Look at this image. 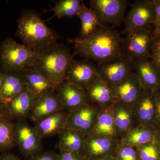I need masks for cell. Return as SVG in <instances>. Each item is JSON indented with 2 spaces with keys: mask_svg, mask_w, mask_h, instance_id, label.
Segmentation results:
<instances>
[{
  "mask_svg": "<svg viewBox=\"0 0 160 160\" xmlns=\"http://www.w3.org/2000/svg\"><path fill=\"white\" fill-rule=\"evenodd\" d=\"M56 90H52L41 96L33 106L29 118L36 123L51 115L63 110Z\"/></svg>",
  "mask_w": 160,
  "mask_h": 160,
  "instance_id": "ac0fdd59",
  "label": "cell"
},
{
  "mask_svg": "<svg viewBox=\"0 0 160 160\" xmlns=\"http://www.w3.org/2000/svg\"><path fill=\"white\" fill-rule=\"evenodd\" d=\"M98 76L110 88L122 82L134 71L133 62L125 58L98 65Z\"/></svg>",
  "mask_w": 160,
  "mask_h": 160,
  "instance_id": "7c38bea8",
  "label": "cell"
},
{
  "mask_svg": "<svg viewBox=\"0 0 160 160\" xmlns=\"http://www.w3.org/2000/svg\"><path fill=\"white\" fill-rule=\"evenodd\" d=\"M99 160H118L116 158L114 157H110L102 159Z\"/></svg>",
  "mask_w": 160,
  "mask_h": 160,
  "instance_id": "ab89813d",
  "label": "cell"
},
{
  "mask_svg": "<svg viewBox=\"0 0 160 160\" xmlns=\"http://www.w3.org/2000/svg\"><path fill=\"white\" fill-rule=\"evenodd\" d=\"M111 89L115 101L121 102L133 109L145 90L134 72Z\"/></svg>",
  "mask_w": 160,
  "mask_h": 160,
  "instance_id": "8fae6325",
  "label": "cell"
},
{
  "mask_svg": "<svg viewBox=\"0 0 160 160\" xmlns=\"http://www.w3.org/2000/svg\"><path fill=\"white\" fill-rule=\"evenodd\" d=\"M90 135L120 139L115 126L112 106L106 109H101L96 125Z\"/></svg>",
  "mask_w": 160,
  "mask_h": 160,
  "instance_id": "484cf974",
  "label": "cell"
},
{
  "mask_svg": "<svg viewBox=\"0 0 160 160\" xmlns=\"http://www.w3.org/2000/svg\"><path fill=\"white\" fill-rule=\"evenodd\" d=\"M155 17V9L153 0L135 1L125 18V28L123 33L151 27L153 26Z\"/></svg>",
  "mask_w": 160,
  "mask_h": 160,
  "instance_id": "8992f818",
  "label": "cell"
},
{
  "mask_svg": "<svg viewBox=\"0 0 160 160\" xmlns=\"http://www.w3.org/2000/svg\"><path fill=\"white\" fill-rule=\"evenodd\" d=\"M0 160H22L11 152H4L0 155Z\"/></svg>",
  "mask_w": 160,
  "mask_h": 160,
  "instance_id": "8d00e7d4",
  "label": "cell"
},
{
  "mask_svg": "<svg viewBox=\"0 0 160 160\" xmlns=\"http://www.w3.org/2000/svg\"><path fill=\"white\" fill-rule=\"evenodd\" d=\"M83 3L80 0H61L55 3L54 7L49 11H53L54 15L52 18H72L77 16Z\"/></svg>",
  "mask_w": 160,
  "mask_h": 160,
  "instance_id": "f1b7e54d",
  "label": "cell"
},
{
  "mask_svg": "<svg viewBox=\"0 0 160 160\" xmlns=\"http://www.w3.org/2000/svg\"><path fill=\"white\" fill-rule=\"evenodd\" d=\"M155 106V126L160 128V89L152 92Z\"/></svg>",
  "mask_w": 160,
  "mask_h": 160,
  "instance_id": "d590c367",
  "label": "cell"
},
{
  "mask_svg": "<svg viewBox=\"0 0 160 160\" xmlns=\"http://www.w3.org/2000/svg\"><path fill=\"white\" fill-rule=\"evenodd\" d=\"M134 147L139 160H160V153L153 140Z\"/></svg>",
  "mask_w": 160,
  "mask_h": 160,
  "instance_id": "f546056e",
  "label": "cell"
},
{
  "mask_svg": "<svg viewBox=\"0 0 160 160\" xmlns=\"http://www.w3.org/2000/svg\"><path fill=\"white\" fill-rule=\"evenodd\" d=\"M154 141L156 146L157 147L160 153V128H157L154 138Z\"/></svg>",
  "mask_w": 160,
  "mask_h": 160,
  "instance_id": "74e56055",
  "label": "cell"
},
{
  "mask_svg": "<svg viewBox=\"0 0 160 160\" xmlns=\"http://www.w3.org/2000/svg\"><path fill=\"white\" fill-rule=\"evenodd\" d=\"M121 139L88 135L82 154L88 160H99L113 157Z\"/></svg>",
  "mask_w": 160,
  "mask_h": 160,
  "instance_id": "30bf717a",
  "label": "cell"
},
{
  "mask_svg": "<svg viewBox=\"0 0 160 160\" xmlns=\"http://www.w3.org/2000/svg\"><path fill=\"white\" fill-rule=\"evenodd\" d=\"M135 127L155 126V106L152 92L145 89L134 109Z\"/></svg>",
  "mask_w": 160,
  "mask_h": 160,
  "instance_id": "d6986e66",
  "label": "cell"
},
{
  "mask_svg": "<svg viewBox=\"0 0 160 160\" xmlns=\"http://www.w3.org/2000/svg\"><path fill=\"white\" fill-rule=\"evenodd\" d=\"M118 160H139L138 153L133 146L120 142L113 156Z\"/></svg>",
  "mask_w": 160,
  "mask_h": 160,
  "instance_id": "4dcf8cb0",
  "label": "cell"
},
{
  "mask_svg": "<svg viewBox=\"0 0 160 160\" xmlns=\"http://www.w3.org/2000/svg\"><path fill=\"white\" fill-rule=\"evenodd\" d=\"M15 145L21 153L30 158L42 151V139L35 127H32L25 120H18L14 124Z\"/></svg>",
  "mask_w": 160,
  "mask_h": 160,
  "instance_id": "ba28073f",
  "label": "cell"
},
{
  "mask_svg": "<svg viewBox=\"0 0 160 160\" xmlns=\"http://www.w3.org/2000/svg\"><path fill=\"white\" fill-rule=\"evenodd\" d=\"M112 107L116 129L121 139L126 132L135 127L133 109L118 101H115Z\"/></svg>",
  "mask_w": 160,
  "mask_h": 160,
  "instance_id": "7402d4cb",
  "label": "cell"
},
{
  "mask_svg": "<svg viewBox=\"0 0 160 160\" xmlns=\"http://www.w3.org/2000/svg\"><path fill=\"white\" fill-rule=\"evenodd\" d=\"M129 2L126 0H90V8L97 16L100 23L118 26L125 19Z\"/></svg>",
  "mask_w": 160,
  "mask_h": 160,
  "instance_id": "52a82bcc",
  "label": "cell"
},
{
  "mask_svg": "<svg viewBox=\"0 0 160 160\" xmlns=\"http://www.w3.org/2000/svg\"><path fill=\"white\" fill-rule=\"evenodd\" d=\"M77 16L79 18L81 25L78 39H85L96 32L99 27H103L93 10L86 7L84 3Z\"/></svg>",
  "mask_w": 160,
  "mask_h": 160,
  "instance_id": "4316f807",
  "label": "cell"
},
{
  "mask_svg": "<svg viewBox=\"0 0 160 160\" xmlns=\"http://www.w3.org/2000/svg\"><path fill=\"white\" fill-rule=\"evenodd\" d=\"M22 73L26 89L32 93L41 96L48 92L56 90L46 78L33 68H27Z\"/></svg>",
  "mask_w": 160,
  "mask_h": 160,
  "instance_id": "603a6c76",
  "label": "cell"
},
{
  "mask_svg": "<svg viewBox=\"0 0 160 160\" xmlns=\"http://www.w3.org/2000/svg\"><path fill=\"white\" fill-rule=\"evenodd\" d=\"M154 39L153 27L136 29L127 33L123 39L124 57L130 61L150 58L152 45Z\"/></svg>",
  "mask_w": 160,
  "mask_h": 160,
  "instance_id": "5b68a950",
  "label": "cell"
},
{
  "mask_svg": "<svg viewBox=\"0 0 160 160\" xmlns=\"http://www.w3.org/2000/svg\"><path fill=\"white\" fill-rule=\"evenodd\" d=\"M155 9V17L153 24L154 36H160V0H153Z\"/></svg>",
  "mask_w": 160,
  "mask_h": 160,
  "instance_id": "e575fe53",
  "label": "cell"
},
{
  "mask_svg": "<svg viewBox=\"0 0 160 160\" xmlns=\"http://www.w3.org/2000/svg\"><path fill=\"white\" fill-rule=\"evenodd\" d=\"M1 116H7V115L4 105L0 102V117Z\"/></svg>",
  "mask_w": 160,
  "mask_h": 160,
  "instance_id": "f35d334b",
  "label": "cell"
},
{
  "mask_svg": "<svg viewBox=\"0 0 160 160\" xmlns=\"http://www.w3.org/2000/svg\"><path fill=\"white\" fill-rule=\"evenodd\" d=\"M0 76L2 81L0 102L4 105L26 88V83L22 72H0Z\"/></svg>",
  "mask_w": 160,
  "mask_h": 160,
  "instance_id": "ffe728a7",
  "label": "cell"
},
{
  "mask_svg": "<svg viewBox=\"0 0 160 160\" xmlns=\"http://www.w3.org/2000/svg\"><path fill=\"white\" fill-rule=\"evenodd\" d=\"M75 51L86 60H92L98 65L122 58L123 39L112 28L100 27L92 35L84 40L72 41Z\"/></svg>",
  "mask_w": 160,
  "mask_h": 160,
  "instance_id": "6da1fadb",
  "label": "cell"
},
{
  "mask_svg": "<svg viewBox=\"0 0 160 160\" xmlns=\"http://www.w3.org/2000/svg\"><path fill=\"white\" fill-rule=\"evenodd\" d=\"M28 160H58V153L53 150L42 151L29 158Z\"/></svg>",
  "mask_w": 160,
  "mask_h": 160,
  "instance_id": "836d02e7",
  "label": "cell"
},
{
  "mask_svg": "<svg viewBox=\"0 0 160 160\" xmlns=\"http://www.w3.org/2000/svg\"><path fill=\"white\" fill-rule=\"evenodd\" d=\"M132 62L134 72L144 89L152 92L160 89V70L150 58L138 59Z\"/></svg>",
  "mask_w": 160,
  "mask_h": 160,
  "instance_id": "9a60e30c",
  "label": "cell"
},
{
  "mask_svg": "<svg viewBox=\"0 0 160 160\" xmlns=\"http://www.w3.org/2000/svg\"><path fill=\"white\" fill-rule=\"evenodd\" d=\"M40 96L25 88L19 94L4 104L7 116L18 120H24L29 116L33 106Z\"/></svg>",
  "mask_w": 160,
  "mask_h": 160,
  "instance_id": "5bb4252c",
  "label": "cell"
},
{
  "mask_svg": "<svg viewBox=\"0 0 160 160\" xmlns=\"http://www.w3.org/2000/svg\"><path fill=\"white\" fill-rule=\"evenodd\" d=\"M58 147L66 151L82 153L86 135L73 129H64L59 134Z\"/></svg>",
  "mask_w": 160,
  "mask_h": 160,
  "instance_id": "d4e9b609",
  "label": "cell"
},
{
  "mask_svg": "<svg viewBox=\"0 0 160 160\" xmlns=\"http://www.w3.org/2000/svg\"><path fill=\"white\" fill-rule=\"evenodd\" d=\"M86 91L87 102L101 109H106L115 102L110 86L98 76L90 83Z\"/></svg>",
  "mask_w": 160,
  "mask_h": 160,
  "instance_id": "e0dca14e",
  "label": "cell"
},
{
  "mask_svg": "<svg viewBox=\"0 0 160 160\" xmlns=\"http://www.w3.org/2000/svg\"><path fill=\"white\" fill-rule=\"evenodd\" d=\"M14 124L8 117H0V152L9 150L15 145Z\"/></svg>",
  "mask_w": 160,
  "mask_h": 160,
  "instance_id": "83f0119b",
  "label": "cell"
},
{
  "mask_svg": "<svg viewBox=\"0 0 160 160\" xmlns=\"http://www.w3.org/2000/svg\"><path fill=\"white\" fill-rule=\"evenodd\" d=\"M58 160H88L82 153L59 149Z\"/></svg>",
  "mask_w": 160,
  "mask_h": 160,
  "instance_id": "d6a6232c",
  "label": "cell"
},
{
  "mask_svg": "<svg viewBox=\"0 0 160 160\" xmlns=\"http://www.w3.org/2000/svg\"><path fill=\"white\" fill-rule=\"evenodd\" d=\"M150 58L160 70V36H154L152 45Z\"/></svg>",
  "mask_w": 160,
  "mask_h": 160,
  "instance_id": "1f68e13d",
  "label": "cell"
},
{
  "mask_svg": "<svg viewBox=\"0 0 160 160\" xmlns=\"http://www.w3.org/2000/svg\"><path fill=\"white\" fill-rule=\"evenodd\" d=\"M68 112L62 110L36 123L35 127L42 139L59 134L66 129Z\"/></svg>",
  "mask_w": 160,
  "mask_h": 160,
  "instance_id": "44dd1931",
  "label": "cell"
},
{
  "mask_svg": "<svg viewBox=\"0 0 160 160\" xmlns=\"http://www.w3.org/2000/svg\"><path fill=\"white\" fill-rule=\"evenodd\" d=\"M98 76V67L89 60H73L66 72V80L86 90Z\"/></svg>",
  "mask_w": 160,
  "mask_h": 160,
  "instance_id": "4fadbf2b",
  "label": "cell"
},
{
  "mask_svg": "<svg viewBox=\"0 0 160 160\" xmlns=\"http://www.w3.org/2000/svg\"><path fill=\"white\" fill-rule=\"evenodd\" d=\"M156 127L153 126L140 125L126 132L121 138V142L136 147L154 140Z\"/></svg>",
  "mask_w": 160,
  "mask_h": 160,
  "instance_id": "cb8c5ba5",
  "label": "cell"
},
{
  "mask_svg": "<svg viewBox=\"0 0 160 160\" xmlns=\"http://www.w3.org/2000/svg\"><path fill=\"white\" fill-rule=\"evenodd\" d=\"M36 53L31 68L46 78L56 91L66 80V72L73 60V55L68 47L57 42Z\"/></svg>",
  "mask_w": 160,
  "mask_h": 160,
  "instance_id": "7a4b0ae2",
  "label": "cell"
},
{
  "mask_svg": "<svg viewBox=\"0 0 160 160\" xmlns=\"http://www.w3.org/2000/svg\"><path fill=\"white\" fill-rule=\"evenodd\" d=\"M36 53L12 38H6L0 44V72H22L32 67Z\"/></svg>",
  "mask_w": 160,
  "mask_h": 160,
  "instance_id": "277c9868",
  "label": "cell"
},
{
  "mask_svg": "<svg viewBox=\"0 0 160 160\" xmlns=\"http://www.w3.org/2000/svg\"><path fill=\"white\" fill-rule=\"evenodd\" d=\"M2 78H1V76H0V92H1V87H2Z\"/></svg>",
  "mask_w": 160,
  "mask_h": 160,
  "instance_id": "60d3db41",
  "label": "cell"
},
{
  "mask_svg": "<svg viewBox=\"0 0 160 160\" xmlns=\"http://www.w3.org/2000/svg\"><path fill=\"white\" fill-rule=\"evenodd\" d=\"M15 35L23 45L36 52L57 42L59 36L34 11H24L17 20Z\"/></svg>",
  "mask_w": 160,
  "mask_h": 160,
  "instance_id": "3957f363",
  "label": "cell"
},
{
  "mask_svg": "<svg viewBox=\"0 0 160 160\" xmlns=\"http://www.w3.org/2000/svg\"><path fill=\"white\" fill-rule=\"evenodd\" d=\"M56 91L62 108L67 112L88 103L85 89L67 80L61 83Z\"/></svg>",
  "mask_w": 160,
  "mask_h": 160,
  "instance_id": "2e32d148",
  "label": "cell"
},
{
  "mask_svg": "<svg viewBox=\"0 0 160 160\" xmlns=\"http://www.w3.org/2000/svg\"><path fill=\"white\" fill-rule=\"evenodd\" d=\"M101 108L86 103L68 112L66 128L73 129L86 135L94 129Z\"/></svg>",
  "mask_w": 160,
  "mask_h": 160,
  "instance_id": "9c48e42d",
  "label": "cell"
}]
</instances>
